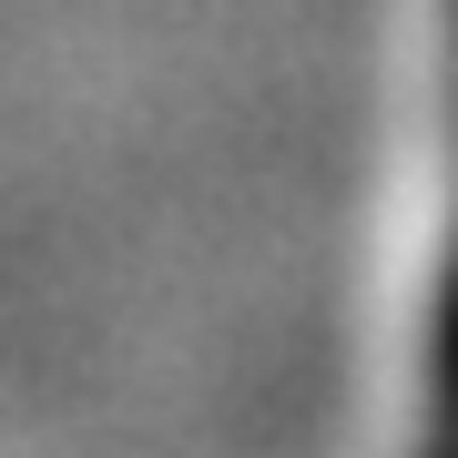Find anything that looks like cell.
Segmentation results:
<instances>
[{"mask_svg":"<svg viewBox=\"0 0 458 458\" xmlns=\"http://www.w3.org/2000/svg\"><path fill=\"white\" fill-rule=\"evenodd\" d=\"M408 458H458V225L438 255V306H428V346H418V438Z\"/></svg>","mask_w":458,"mask_h":458,"instance_id":"1","label":"cell"}]
</instances>
